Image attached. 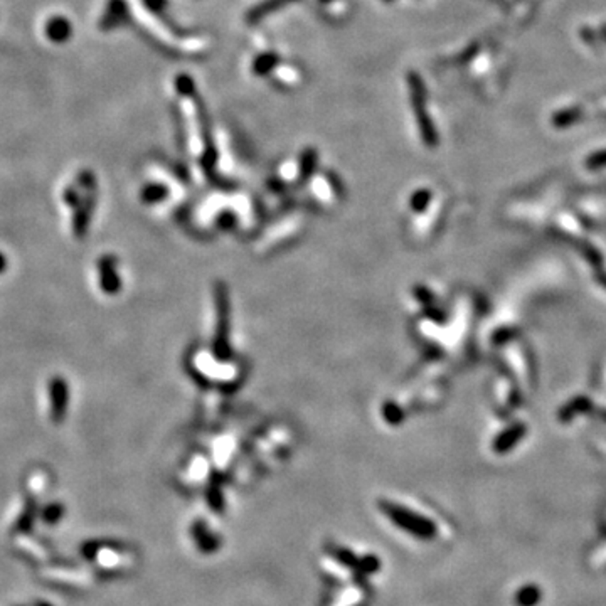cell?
<instances>
[{
  "mask_svg": "<svg viewBox=\"0 0 606 606\" xmlns=\"http://www.w3.org/2000/svg\"><path fill=\"white\" fill-rule=\"evenodd\" d=\"M386 514L389 515V519H392L401 529L411 532V534L415 535H423V538H428L429 534H431V529H429V526L427 522L423 521L421 517H415V515L408 514V510H401V509H392V507H387Z\"/></svg>",
  "mask_w": 606,
  "mask_h": 606,
  "instance_id": "obj_3",
  "label": "cell"
},
{
  "mask_svg": "<svg viewBox=\"0 0 606 606\" xmlns=\"http://www.w3.org/2000/svg\"><path fill=\"white\" fill-rule=\"evenodd\" d=\"M101 268V286H103L105 292H114L118 288L117 278H114L113 272V261L110 258H105L100 263Z\"/></svg>",
  "mask_w": 606,
  "mask_h": 606,
  "instance_id": "obj_8",
  "label": "cell"
},
{
  "mask_svg": "<svg viewBox=\"0 0 606 606\" xmlns=\"http://www.w3.org/2000/svg\"><path fill=\"white\" fill-rule=\"evenodd\" d=\"M408 88L413 112H415L421 137H423V140L427 142L428 145H435L436 130L435 126H433L431 118H429L427 113V88H424L423 80H421V76L417 75V73H409L408 75Z\"/></svg>",
  "mask_w": 606,
  "mask_h": 606,
  "instance_id": "obj_1",
  "label": "cell"
},
{
  "mask_svg": "<svg viewBox=\"0 0 606 606\" xmlns=\"http://www.w3.org/2000/svg\"><path fill=\"white\" fill-rule=\"evenodd\" d=\"M143 3L147 6V9L155 12V14H161L167 7V0H143Z\"/></svg>",
  "mask_w": 606,
  "mask_h": 606,
  "instance_id": "obj_11",
  "label": "cell"
},
{
  "mask_svg": "<svg viewBox=\"0 0 606 606\" xmlns=\"http://www.w3.org/2000/svg\"><path fill=\"white\" fill-rule=\"evenodd\" d=\"M278 63H280V57H278L276 52H265V54H260L255 61H253V66H251L253 75L256 76L269 75V73L276 68Z\"/></svg>",
  "mask_w": 606,
  "mask_h": 606,
  "instance_id": "obj_7",
  "label": "cell"
},
{
  "mask_svg": "<svg viewBox=\"0 0 606 606\" xmlns=\"http://www.w3.org/2000/svg\"><path fill=\"white\" fill-rule=\"evenodd\" d=\"M69 408V386L61 376L51 379L49 383V411H51V420L54 423H63L64 417L68 415Z\"/></svg>",
  "mask_w": 606,
  "mask_h": 606,
  "instance_id": "obj_2",
  "label": "cell"
},
{
  "mask_svg": "<svg viewBox=\"0 0 606 606\" xmlns=\"http://www.w3.org/2000/svg\"><path fill=\"white\" fill-rule=\"evenodd\" d=\"M128 17L130 10L125 0H108L103 17L100 20V29L101 31H113L118 26H124Z\"/></svg>",
  "mask_w": 606,
  "mask_h": 606,
  "instance_id": "obj_4",
  "label": "cell"
},
{
  "mask_svg": "<svg viewBox=\"0 0 606 606\" xmlns=\"http://www.w3.org/2000/svg\"><path fill=\"white\" fill-rule=\"evenodd\" d=\"M293 2H297V0H263V2L258 3V6H255L248 12L246 22L248 24L260 22V20L268 17V15L273 14L275 10L281 9V7L288 6V3H293Z\"/></svg>",
  "mask_w": 606,
  "mask_h": 606,
  "instance_id": "obj_6",
  "label": "cell"
},
{
  "mask_svg": "<svg viewBox=\"0 0 606 606\" xmlns=\"http://www.w3.org/2000/svg\"><path fill=\"white\" fill-rule=\"evenodd\" d=\"M175 88H177L179 95L182 96H195V84L194 81H192L191 76L187 75H179L175 77Z\"/></svg>",
  "mask_w": 606,
  "mask_h": 606,
  "instance_id": "obj_9",
  "label": "cell"
},
{
  "mask_svg": "<svg viewBox=\"0 0 606 606\" xmlns=\"http://www.w3.org/2000/svg\"><path fill=\"white\" fill-rule=\"evenodd\" d=\"M7 268V258L3 256V253H0V273L6 272Z\"/></svg>",
  "mask_w": 606,
  "mask_h": 606,
  "instance_id": "obj_12",
  "label": "cell"
},
{
  "mask_svg": "<svg viewBox=\"0 0 606 606\" xmlns=\"http://www.w3.org/2000/svg\"><path fill=\"white\" fill-rule=\"evenodd\" d=\"M383 2H386V3H389V2H392V0H383Z\"/></svg>",
  "mask_w": 606,
  "mask_h": 606,
  "instance_id": "obj_13",
  "label": "cell"
},
{
  "mask_svg": "<svg viewBox=\"0 0 606 606\" xmlns=\"http://www.w3.org/2000/svg\"><path fill=\"white\" fill-rule=\"evenodd\" d=\"M46 36L51 43H56V44L68 43L69 38L73 36L71 22H69L66 17H61V15L51 17L46 22Z\"/></svg>",
  "mask_w": 606,
  "mask_h": 606,
  "instance_id": "obj_5",
  "label": "cell"
},
{
  "mask_svg": "<svg viewBox=\"0 0 606 606\" xmlns=\"http://www.w3.org/2000/svg\"><path fill=\"white\" fill-rule=\"evenodd\" d=\"M581 117V110H578V108H571V110H566V112H561V113H558L554 117V124L556 125H569V124H572V121H576L578 120V118Z\"/></svg>",
  "mask_w": 606,
  "mask_h": 606,
  "instance_id": "obj_10",
  "label": "cell"
}]
</instances>
